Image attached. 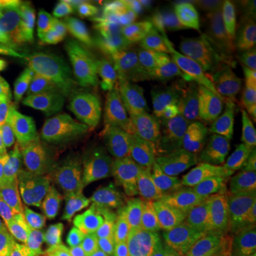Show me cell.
Masks as SVG:
<instances>
[{"label":"cell","mask_w":256,"mask_h":256,"mask_svg":"<svg viewBox=\"0 0 256 256\" xmlns=\"http://www.w3.org/2000/svg\"><path fill=\"white\" fill-rule=\"evenodd\" d=\"M53 121L57 137L107 165L128 194L150 185L156 166L146 158L136 128L120 114L107 108L73 106L56 114Z\"/></svg>","instance_id":"6da1fadb"},{"label":"cell","mask_w":256,"mask_h":256,"mask_svg":"<svg viewBox=\"0 0 256 256\" xmlns=\"http://www.w3.org/2000/svg\"><path fill=\"white\" fill-rule=\"evenodd\" d=\"M130 97L144 128L146 146L160 171L192 172L196 168L192 121L166 92L154 82L141 80Z\"/></svg>","instance_id":"7a4b0ae2"},{"label":"cell","mask_w":256,"mask_h":256,"mask_svg":"<svg viewBox=\"0 0 256 256\" xmlns=\"http://www.w3.org/2000/svg\"><path fill=\"white\" fill-rule=\"evenodd\" d=\"M138 218L176 255H191L198 246L204 224L201 202L188 188L150 186L142 195Z\"/></svg>","instance_id":"3957f363"},{"label":"cell","mask_w":256,"mask_h":256,"mask_svg":"<svg viewBox=\"0 0 256 256\" xmlns=\"http://www.w3.org/2000/svg\"><path fill=\"white\" fill-rule=\"evenodd\" d=\"M40 43L38 13L2 18L0 63L13 74L18 94L28 100L47 86L40 63Z\"/></svg>","instance_id":"277c9868"},{"label":"cell","mask_w":256,"mask_h":256,"mask_svg":"<svg viewBox=\"0 0 256 256\" xmlns=\"http://www.w3.org/2000/svg\"><path fill=\"white\" fill-rule=\"evenodd\" d=\"M208 244L212 252L256 256V232L239 191L235 172L216 184L210 212Z\"/></svg>","instance_id":"5b68a950"},{"label":"cell","mask_w":256,"mask_h":256,"mask_svg":"<svg viewBox=\"0 0 256 256\" xmlns=\"http://www.w3.org/2000/svg\"><path fill=\"white\" fill-rule=\"evenodd\" d=\"M47 210L84 222L94 232L118 225L130 205L128 192L118 182L98 184L53 192L44 202Z\"/></svg>","instance_id":"8992f818"},{"label":"cell","mask_w":256,"mask_h":256,"mask_svg":"<svg viewBox=\"0 0 256 256\" xmlns=\"http://www.w3.org/2000/svg\"><path fill=\"white\" fill-rule=\"evenodd\" d=\"M42 30L40 63L47 86L67 82V58L72 42L70 18L60 4H47L38 12Z\"/></svg>","instance_id":"52a82bcc"},{"label":"cell","mask_w":256,"mask_h":256,"mask_svg":"<svg viewBox=\"0 0 256 256\" xmlns=\"http://www.w3.org/2000/svg\"><path fill=\"white\" fill-rule=\"evenodd\" d=\"M194 146L201 154V172L210 182H220L234 172L236 161L235 146L228 131L218 121L202 118L192 121Z\"/></svg>","instance_id":"ba28073f"},{"label":"cell","mask_w":256,"mask_h":256,"mask_svg":"<svg viewBox=\"0 0 256 256\" xmlns=\"http://www.w3.org/2000/svg\"><path fill=\"white\" fill-rule=\"evenodd\" d=\"M190 87L206 107L220 114L239 102L256 98V82L245 68L220 76H206L196 70L190 78Z\"/></svg>","instance_id":"9c48e42d"},{"label":"cell","mask_w":256,"mask_h":256,"mask_svg":"<svg viewBox=\"0 0 256 256\" xmlns=\"http://www.w3.org/2000/svg\"><path fill=\"white\" fill-rule=\"evenodd\" d=\"M128 47L146 73L152 76L172 92H184L188 84L184 78L171 48L164 42L146 34H136L130 38Z\"/></svg>","instance_id":"30bf717a"},{"label":"cell","mask_w":256,"mask_h":256,"mask_svg":"<svg viewBox=\"0 0 256 256\" xmlns=\"http://www.w3.org/2000/svg\"><path fill=\"white\" fill-rule=\"evenodd\" d=\"M84 256H178L172 249L156 244L138 229L120 228L94 238Z\"/></svg>","instance_id":"8fae6325"},{"label":"cell","mask_w":256,"mask_h":256,"mask_svg":"<svg viewBox=\"0 0 256 256\" xmlns=\"http://www.w3.org/2000/svg\"><path fill=\"white\" fill-rule=\"evenodd\" d=\"M118 182L111 170L100 160L70 146L53 184V191H67L98 184ZM120 184V182H118ZM121 185V184H120Z\"/></svg>","instance_id":"7c38bea8"},{"label":"cell","mask_w":256,"mask_h":256,"mask_svg":"<svg viewBox=\"0 0 256 256\" xmlns=\"http://www.w3.org/2000/svg\"><path fill=\"white\" fill-rule=\"evenodd\" d=\"M188 56L198 64V72L206 76H220L242 70L244 53L232 44L208 34L188 36Z\"/></svg>","instance_id":"4fadbf2b"},{"label":"cell","mask_w":256,"mask_h":256,"mask_svg":"<svg viewBox=\"0 0 256 256\" xmlns=\"http://www.w3.org/2000/svg\"><path fill=\"white\" fill-rule=\"evenodd\" d=\"M67 151V144L57 136L52 137L40 148L28 165V194L32 205H38L44 200L47 190L54 184L60 165Z\"/></svg>","instance_id":"5bb4252c"},{"label":"cell","mask_w":256,"mask_h":256,"mask_svg":"<svg viewBox=\"0 0 256 256\" xmlns=\"http://www.w3.org/2000/svg\"><path fill=\"white\" fill-rule=\"evenodd\" d=\"M14 244L23 256H72L66 236L40 226L28 210L20 220Z\"/></svg>","instance_id":"9a60e30c"},{"label":"cell","mask_w":256,"mask_h":256,"mask_svg":"<svg viewBox=\"0 0 256 256\" xmlns=\"http://www.w3.org/2000/svg\"><path fill=\"white\" fill-rule=\"evenodd\" d=\"M222 116L236 156L256 162V98L239 102Z\"/></svg>","instance_id":"2e32d148"},{"label":"cell","mask_w":256,"mask_h":256,"mask_svg":"<svg viewBox=\"0 0 256 256\" xmlns=\"http://www.w3.org/2000/svg\"><path fill=\"white\" fill-rule=\"evenodd\" d=\"M106 40L107 34L90 20L82 18L78 22L74 43V67L77 76L100 60Z\"/></svg>","instance_id":"e0dca14e"},{"label":"cell","mask_w":256,"mask_h":256,"mask_svg":"<svg viewBox=\"0 0 256 256\" xmlns=\"http://www.w3.org/2000/svg\"><path fill=\"white\" fill-rule=\"evenodd\" d=\"M26 210L22 196L9 190H0V255L14 242L18 224Z\"/></svg>","instance_id":"ac0fdd59"},{"label":"cell","mask_w":256,"mask_h":256,"mask_svg":"<svg viewBox=\"0 0 256 256\" xmlns=\"http://www.w3.org/2000/svg\"><path fill=\"white\" fill-rule=\"evenodd\" d=\"M146 24V16L130 0V2H120L112 9L107 18L106 28L112 36H121L136 32L137 28H144Z\"/></svg>","instance_id":"d6986e66"},{"label":"cell","mask_w":256,"mask_h":256,"mask_svg":"<svg viewBox=\"0 0 256 256\" xmlns=\"http://www.w3.org/2000/svg\"><path fill=\"white\" fill-rule=\"evenodd\" d=\"M154 18L158 30L165 36L186 33L196 26V16L194 13L170 2L156 12Z\"/></svg>","instance_id":"ffe728a7"},{"label":"cell","mask_w":256,"mask_h":256,"mask_svg":"<svg viewBox=\"0 0 256 256\" xmlns=\"http://www.w3.org/2000/svg\"><path fill=\"white\" fill-rule=\"evenodd\" d=\"M82 86L92 88H112L126 82L128 73L106 60H98L80 76Z\"/></svg>","instance_id":"44dd1931"},{"label":"cell","mask_w":256,"mask_h":256,"mask_svg":"<svg viewBox=\"0 0 256 256\" xmlns=\"http://www.w3.org/2000/svg\"><path fill=\"white\" fill-rule=\"evenodd\" d=\"M235 176L248 212L256 224V162L236 156Z\"/></svg>","instance_id":"7402d4cb"},{"label":"cell","mask_w":256,"mask_h":256,"mask_svg":"<svg viewBox=\"0 0 256 256\" xmlns=\"http://www.w3.org/2000/svg\"><path fill=\"white\" fill-rule=\"evenodd\" d=\"M0 108L22 111V112H28V114L48 117V118L52 120L56 118V112H53L52 110L44 108V107H40V106H36V104H33L30 100L24 98L23 96L12 92L9 88H4V87H0Z\"/></svg>","instance_id":"603a6c76"},{"label":"cell","mask_w":256,"mask_h":256,"mask_svg":"<svg viewBox=\"0 0 256 256\" xmlns=\"http://www.w3.org/2000/svg\"><path fill=\"white\" fill-rule=\"evenodd\" d=\"M100 60H106L108 63L114 64L128 74L132 72L134 62H136L128 44L111 36H107Z\"/></svg>","instance_id":"cb8c5ba5"},{"label":"cell","mask_w":256,"mask_h":256,"mask_svg":"<svg viewBox=\"0 0 256 256\" xmlns=\"http://www.w3.org/2000/svg\"><path fill=\"white\" fill-rule=\"evenodd\" d=\"M0 190H9L23 198V182L18 166L0 151Z\"/></svg>","instance_id":"d4e9b609"},{"label":"cell","mask_w":256,"mask_h":256,"mask_svg":"<svg viewBox=\"0 0 256 256\" xmlns=\"http://www.w3.org/2000/svg\"><path fill=\"white\" fill-rule=\"evenodd\" d=\"M43 2L37 0H0V16L37 14L43 8Z\"/></svg>","instance_id":"484cf974"},{"label":"cell","mask_w":256,"mask_h":256,"mask_svg":"<svg viewBox=\"0 0 256 256\" xmlns=\"http://www.w3.org/2000/svg\"><path fill=\"white\" fill-rule=\"evenodd\" d=\"M242 66H244L248 76L256 82V52H250V53L244 54Z\"/></svg>","instance_id":"4316f807"},{"label":"cell","mask_w":256,"mask_h":256,"mask_svg":"<svg viewBox=\"0 0 256 256\" xmlns=\"http://www.w3.org/2000/svg\"><path fill=\"white\" fill-rule=\"evenodd\" d=\"M14 132V124L6 117H0V142L8 141Z\"/></svg>","instance_id":"83f0119b"},{"label":"cell","mask_w":256,"mask_h":256,"mask_svg":"<svg viewBox=\"0 0 256 256\" xmlns=\"http://www.w3.org/2000/svg\"><path fill=\"white\" fill-rule=\"evenodd\" d=\"M0 256H23L22 255V252H20V249H18V246L13 242L12 245H10V248H8L3 254Z\"/></svg>","instance_id":"f1b7e54d"},{"label":"cell","mask_w":256,"mask_h":256,"mask_svg":"<svg viewBox=\"0 0 256 256\" xmlns=\"http://www.w3.org/2000/svg\"><path fill=\"white\" fill-rule=\"evenodd\" d=\"M245 2H246L248 8L256 14V0H245Z\"/></svg>","instance_id":"f546056e"},{"label":"cell","mask_w":256,"mask_h":256,"mask_svg":"<svg viewBox=\"0 0 256 256\" xmlns=\"http://www.w3.org/2000/svg\"><path fill=\"white\" fill-rule=\"evenodd\" d=\"M210 256H239V255H235V254H228V252H212V254H210Z\"/></svg>","instance_id":"4dcf8cb0"},{"label":"cell","mask_w":256,"mask_h":256,"mask_svg":"<svg viewBox=\"0 0 256 256\" xmlns=\"http://www.w3.org/2000/svg\"><path fill=\"white\" fill-rule=\"evenodd\" d=\"M0 32H2V18H0Z\"/></svg>","instance_id":"1f68e13d"}]
</instances>
